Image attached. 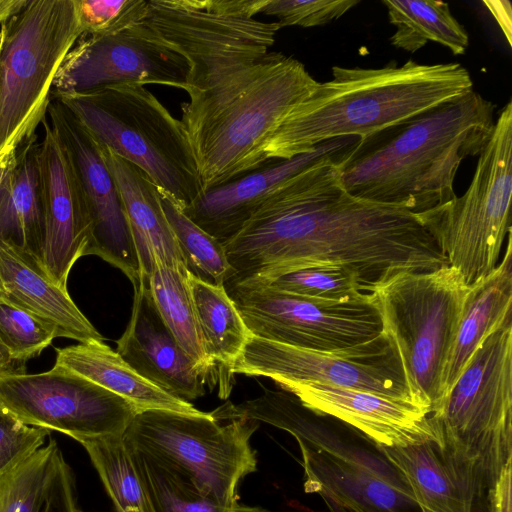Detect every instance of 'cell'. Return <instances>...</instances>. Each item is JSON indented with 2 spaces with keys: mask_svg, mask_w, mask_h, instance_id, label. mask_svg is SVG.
Here are the masks:
<instances>
[{
  "mask_svg": "<svg viewBox=\"0 0 512 512\" xmlns=\"http://www.w3.org/2000/svg\"><path fill=\"white\" fill-rule=\"evenodd\" d=\"M82 35L74 0H30L0 28V155L35 135L55 75Z\"/></svg>",
  "mask_w": 512,
  "mask_h": 512,
  "instance_id": "obj_9",
  "label": "cell"
},
{
  "mask_svg": "<svg viewBox=\"0 0 512 512\" xmlns=\"http://www.w3.org/2000/svg\"><path fill=\"white\" fill-rule=\"evenodd\" d=\"M232 372L267 377L275 383H326L413 404L400 360L383 332L363 345L333 351L299 348L251 335Z\"/></svg>",
  "mask_w": 512,
  "mask_h": 512,
  "instance_id": "obj_14",
  "label": "cell"
},
{
  "mask_svg": "<svg viewBox=\"0 0 512 512\" xmlns=\"http://www.w3.org/2000/svg\"><path fill=\"white\" fill-rule=\"evenodd\" d=\"M133 288L131 316L116 352L168 394L187 402L202 397L207 380L161 318L145 280Z\"/></svg>",
  "mask_w": 512,
  "mask_h": 512,
  "instance_id": "obj_21",
  "label": "cell"
},
{
  "mask_svg": "<svg viewBox=\"0 0 512 512\" xmlns=\"http://www.w3.org/2000/svg\"><path fill=\"white\" fill-rule=\"evenodd\" d=\"M39 145L44 222L41 262L51 279L67 290L71 268L85 256L92 236L88 204L70 155L46 118Z\"/></svg>",
  "mask_w": 512,
  "mask_h": 512,
  "instance_id": "obj_17",
  "label": "cell"
},
{
  "mask_svg": "<svg viewBox=\"0 0 512 512\" xmlns=\"http://www.w3.org/2000/svg\"><path fill=\"white\" fill-rule=\"evenodd\" d=\"M429 418L443 455L488 498L512 463V321L485 337Z\"/></svg>",
  "mask_w": 512,
  "mask_h": 512,
  "instance_id": "obj_6",
  "label": "cell"
},
{
  "mask_svg": "<svg viewBox=\"0 0 512 512\" xmlns=\"http://www.w3.org/2000/svg\"><path fill=\"white\" fill-rule=\"evenodd\" d=\"M86 450L117 512H149L142 483L123 435H107L80 442Z\"/></svg>",
  "mask_w": 512,
  "mask_h": 512,
  "instance_id": "obj_34",
  "label": "cell"
},
{
  "mask_svg": "<svg viewBox=\"0 0 512 512\" xmlns=\"http://www.w3.org/2000/svg\"><path fill=\"white\" fill-rule=\"evenodd\" d=\"M55 337L52 328L0 298V341L13 363L38 356Z\"/></svg>",
  "mask_w": 512,
  "mask_h": 512,
  "instance_id": "obj_36",
  "label": "cell"
},
{
  "mask_svg": "<svg viewBox=\"0 0 512 512\" xmlns=\"http://www.w3.org/2000/svg\"><path fill=\"white\" fill-rule=\"evenodd\" d=\"M17 149H11L0 155V183L16 156Z\"/></svg>",
  "mask_w": 512,
  "mask_h": 512,
  "instance_id": "obj_44",
  "label": "cell"
},
{
  "mask_svg": "<svg viewBox=\"0 0 512 512\" xmlns=\"http://www.w3.org/2000/svg\"><path fill=\"white\" fill-rule=\"evenodd\" d=\"M190 64L143 22L117 33L82 34L64 57L51 95L85 94L117 84L189 89Z\"/></svg>",
  "mask_w": 512,
  "mask_h": 512,
  "instance_id": "obj_15",
  "label": "cell"
},
{
  "mask_svg": "<svg viewBox=\"0 0 512 512\" xmlns=\"http://www.w3.org/2000/svg\"><path fill=\"white\" fill-rule=\"evenodd\" d=\"M512 103L498 115L491 137L477 161L472 181L462 196L416 214L449 266L468 285L497 266L511 231Z\"/></svg>",
  "mask_w": 512,
  "mask_h": 512,
  "instance_id": "obj_10",
  "label": "cell"
},
{
  "mask_svg": "<svg viewBox=\"0 0 512 512\" xmlns=\"http://www.w3.org/2000/svg\"><path fill=\"white\" fill-rule=\"evenodd\" d=\"M36 135L22 143L0 183V238L41 260L44 222Z\"/></svg>",
  "mask_w": 512,
  "mask_h": 512,
  "instance_id": "obj_27",
  "label": "cell"
},
{
  "mask_svg": "<svg viewBox=\"0 0 512 512\" xmlns=\"http://www.w3.org/2000/svg\"><path fill=\"white\" fill-rule=\"evenodd\" d=\"M240 281H254L325 305L369 302L362 273L344 264L308 265L271 278Z\"/></svg>",
  "mask_w": 512,
  "mask_h": 512,
  "instance_id": "obj_31",
  "label": "cell"
},
{
  "mask_svg": "<svg viewBox=\"0 0 512 512\" xmlns=\"http://www.w3.org/2000/svg\"><path fill=\"white\" fill-rule=\"evenodd\" d=\"M197 319L209 357L216 365L219 397H229L233 366L252 335L224 286H213L189 274Z\"/></svg>",
  "mask_w": 512,
  "mask_h": 512,
  "instance_id": "obj_28",
  "label": "cell"
},
{
  "mask_svg": "<svg viewBox=\"0 0 512 512\" xmlns=\"http://www.w3.org/2000/svg\"><path fill=\"white\" fill-rule=\"evenodd\" d=\"M0 298L52 328L57 337L85 343L103 341L66 289L45 271L41 260L0 238Z\"/></svg>",
  "mask_w": 512,
  "mask_h": 512,
  "instance_id": "obj_22",
  "label": "cell"
},
{
  "mask_svg": "<svg viewBox=\"0 0 512 512\" xmlns=\"http://www.w3.org/2000/svg\"><path fill=\"white\" fill-rule=\"evenodd\" d=\"M507 1H485L484 4L487 5L492 15L495 17L496 21L500 25L501 29L506 33L507 40L510 44L511 41V9L510 3L505 7Z\"/></svg>",
  "mask_w": 512,
  "mask_h": 512,
  "instance_id": "obj_42",
  "label": "cell"
},
{
  "mask_svg": "<svg viewBox=\"0 0 512 512\" xmlns=\"http://www.w3.org/2000/svg\"><path fill=\"white\" fill-rule=\"evenodd\" d=\"M100 148L122 199L141 279L149 277L155 263L187 270L163 210L158 187L142 170L110 150L102 146Z\"/></svg>",
  "mask_w": 512,
  "mask_h": 512,
  "instance_id": "obj_23",
  "label": "cell"
},
{
  "mask_svg": "<svg viewBox=\"0 0 512 512\" xmlns=\"http://www.w3.org/2000/svg\"><path fill=\"white\" fill-rule=\"evenodd\" d=\"M29 3L30 0H0V24L18 15Z\"/></svg>",
  "mask_w": 512,
  "mask_h": 512,
  "instance_id": "obj_43",
  "label": "cell"
},
{
  "mask_svg": "<svg viewBox=\"0 0 512 512\" xmlns=\"http://www.w3.org/2000/svg\"><path fill=\"white\" fill-rule=\"evenodd\" d=\"M492 102L473 89L360 140L338 165L345 189L415 214L453 197L461 162L481 153L494 125Z\"/></svg>",
  "mask_w": 512,
  "mask_h": 512,
  "instance_id": "obj_2",
  "label": "cell"
},
{
  "mask_svg": "<svg viewBox=\"0 0 512 512\" xmlns=\"http://www.w3.org/2000/svg\"><path fill=\"white\" fill-rule=\"evenodd\" d=\"M82 34L100 36L142 22L148 0H74Z\"/></svg>",
  "mask_w": 512,
  "mask_h": 512,
  "instance_id": "obj_37",
  "label": "cell"
},
{
  "mask_svg": "<svg viewBox=\"0 0 512 512\" xmlns=\"http://www.w3.org/2000/svg\"><path fill=\"white\" fill-rule=\"evenodd\" d=\"M61 453L50 439L28 458L0 475V512H39Z\"/></svg>",
  "mask_w": 512,
  "mask_h": 512,
  "instance_id": "obj_35",
  "label": "cell"
},
{
  "mask_svg": "<svg viewBox=\"0 0 512 512\" xmlns=\"http://www.w3.org/2000/svg\"><path fill=\"white\" fill-rule=\"evenodd\" d=\"M39 512H82L78 504L75 476L62 452Z\"/></svg>",
  "mask_w": 512,
  "mask_h": 512,
  "instance_id": "obj_40",
  "label": "cell"
},
{
  "mask_svg": "<svg viewBox=\"0 0 512 512\" xmlns=\"http://www.w3.org/2000/svg\"><path fill=\"white\" fill-rule=\"evenodd\" d=\"M359 4L358 0H268L262 13L274 16L281 28L316 27L336 20Z\"/></svg>",
  "mask_w": 512,
  "mask_h": 512,
  "instance_id": "obj_38",
  "label": "cell"
},
{
  "mask_svg": "<svg viewBox=\"0 0 512 512\" xmlns=\"http://www.w3.org/2000/svg\"><path fill=\"white\" fill-rule=\"evenodd\" d=\"M125 446L142 483L149 512H265L255 507L223 506L203 496L191 482L171 469Z\"/></svg>",
  "mask_w": 512,
  "mask_h": 512,
  "instance_id": "obj_32",
  "label": "cell"
},
{
  "mask_svg": "<svg viewBox=\"0 0 512 512\" xmlns=\"http://www.w3.org/2000/svg\"><path fill=\"white\" fill-rule=\"evenodd\" d=\"M507 236V246L501 262L489 275L471 284L465 297L456 336L442 377L443 400L485 337L506 322L512 321L511 231Z\"/></svg>",
  "mask_w": 512,
  "mask_h": 512,
  "instance_id": "obj_24",
  "label": "cell"
},
{
  "mask_svg": "<svg viewBox=\"0 0 512 512\" xmlns=\"http://www.w3.org/2000/svg\"><path fill=\"white\" fill-rule=\"evenodd\" d=\"M51 96L100 146L142 170L182 209L203 193L181 121L143 85L117 84L85 94Z\"/></svg>",
  "mask_w": 512,
  "mask_h": 512,
  "instance_id": "obj_7",
  "label": "cell"
},
{
  "mask_svg": "<svg viewBox=\"0 0 512 512\" xmlns=\"http://www.w3.org/2000/svg\"><path fill=\"white\" fill-rule=\"evenodd\" d=\"M377 449L401 475L420 512H477L481 497L435 442Z\"/></svg>",
  "mask_w": 512,
  "mask_h": 512,
  "instance_id": "obj_25",
  "label": "cell"
},
{
  "mask_svg": "<svg viewBox=\"0 0 512 512\" xmlns=\"http://www.w3.org/2000/svg\"><path fill=\"white\" fill-rule=\"evenodd\" d=\"M469 287L449 265L391 270L365 285L400 360L410 399L429 416L443 400L442 377Z\"/></svg>",
  "mask_w": 512,
  "mask_h": 512,
  "instance_id": "obj_5",
  "label": "cell"
},
{
  "mask_svg": "<svg viewBox=\"0 0 512 512\" xmlns=\"http://www.w3.org/2000/svg\"><path fill=\"white\" fill-rule=\"evenodd\" d=\"M13 361L0 341V372L15 370L12 368Z\"/></svg>",
  "mask_w": 512,
  "mask_h": 512,
  "instance_id": "obj_45",
  "label": "cell"
},
{
  "mask_svg": "<svg viewBox=\"0 0 512 512\" xmlns=\"http://www.w3.org/2000/svg\"><path fill=\"white\" fill-rule=\"evenodd\" d=\"M225 421L205 412L148 409L135 415L123 441L191 482L203 496L239 509L244 505L238 502V483L257 466L250 438L259 422Z\"/></svg>",
  "mask_w": 512,
  "mask_h": 512,
  "instance_id": "obj_8",
  "label": "cell"
},
{
  "mask_svg": "<svg viewBox=\"0 0 512 512\" xmlns=\"http://www.w3.org/2000/svg\"><path fill=\"white\" fill-rule=\"evenodd\" d=\"M511 474L512 463L501 473L489 491V512H512L511 508Z\"/></svg>",
  "mask_w": 512,
  "mask_h": 512,
  "instance_id": "obj_41",
  "label": "cell"
},
{
  "mask_svg": "<svg viewBox=\"0 0 512 512\" xmlns=\"http://www.w3.org/2000/svg\"><path fill=\"white\" fill-rule=\"evenodd\" d=\"M49 435L50 430L27 425L0 407V475L44 446Z\"/></svg>",
  "mask_w": 512,
  "mask_h": 512,
  "instance_id": "obj_39",
  "label": "cell"
},
{
  "mask_svg": "<svg viewBox=\"0 0 512 512\" xmlns=\"http://www.w3.org/2000/svg\"><path fill=\"white\" fill-rule=\"evenodd\" d=\"M56 354V366L121 396L140 412L148 409L188 414L202 412L190 402L168 394L143 378L103 341H89L57 348Z\"/></svg>",
  "mask_w": 512,
  "mask_h": 512,
  "instance_id": "obj_26",
  "label": "cell"
},
{
  "mask_svg": "<svg viewBox=\"0 0 512 512\" xmlns=\"http://www.w3.org/2000/svg\"><path fill=\"white\" fill-rule=\"evenodd\" d=\"M304 64L281 52L189 96L181 123L203 192L264 167L265 150L291 112L317 86Z\"/></svg>",
  "mask_w": 512,
  "mask_h": 512,
  "instance_id": "obj_4",
  "label": "cell"
},
{
  "mask_svg": "<svg viewBox=\"0 0 512 512\" xmlns=\"http://www.w3.org/2000/svg\"><path fill=\"white\" fill-rule=\"evenodd\" d=\"M226 292L250 333L289 346L333 351L363 345L382 333L369 303L325 305L254 281L227 280Z\"/></svg>",
  "mask_w": 512,
  "mask_h": 512,
  "instance_id": "obj_12",
  "label": "cell"
},
{
  "mask_svg": "<svg viewBox=\"0 0 512 512\" xmlns=\"http://www.w3.org/2000/svg\"><path fill=\"white\" fill-rule=\"evenodd\" d=\"M472 89L471 75L460 63L334 66L332 78L318 82L275 133L264 153L265 164L307 153L334 138L362 139Z\"/></svg>",
  "mask_w": 512,
  "mask_h": 512,
  "instance_id": "obj_3",
  "label": "cell"
},
{
  "mask_svg": "<svg viewBox=\"0 0 512 512\" xmlns=\"http://www.w3.org/2000/svg\"><path fill=\"white\" fill-rule=\"evenodd\" d=\"M276 384L312 411L353 428L376 447L428 441L440 447L430 416L408 401L319 382L282 380Z\"/></svg>",
  "mask_w": 512,
  "mask_h": 512,
  "instance_id": "obj_20",
  "label": "cell"
},
{
  "mask_svg": "<svg viewBox=\"0 0 512 512\" xmlns=\"http://www.w3.org/2000/svg\"><path fill=\"white\" fill-rule=\"evenodd\" d=\"M0 407L27 425L55 430L79 443L123 435L140 411L121 396L54 365L46 372H0Z\"/></svg>",
  "mask_w": 512,
  "mask_h": 512,
  "instance_id": "obj_13",
  "label": "cell"
},
{
  "mask_svg": "<svg viewBox=\"0 0 512 512\" xmlns=\"http://www.w3.org/2000/svg\"><path fill=\"white\" fill-rule=\"evenodd\" d=\"M390 23L396 31L390 40L393 46L416 52L428 42L448 48L454 55H463L469 46L465 28L452 15L449 5L438 0H384Z\"/></svg>",
  "mask_w": 512,
  "mask_h": 512,
  "instance_id": "obj_30",
  "label": "cell"
},
{
  "mask_svg": "<svg viewBox=\"0 0 512 512\" xmlns=\"http://www.w3.org/2000/svg\"><path fill=\"white\" fill-rule=\"evenodd\" d=\"M361 138L339 137L291 159L271 162L224 184L205 190L183 212L222 245L236 236L252 216L294 177L316 165L341 164Z\"/></svg>",
  "mask_w": 512,
  "mask_h": 512,
  "instance_id": "obj_18",
  "label": "cell"
},
{
  "mask_svg": "<svg viewBox=\"0 0 512 512\" xmlns=\"http://www.w3.org/2000/svg\"><path fill=\"white\" fill-rule=\"evenodd\" d=\"M268 0H148L142 22L190 64L192 94L261 60L280 27L255 18Z\"/></svg>",
  "mask_w": 512,
  "mask_h": 512,
  "instance_id": "obj_11",
  "label": "cell"
},
{
  "mask_svg": "<svg viewBox=\"0 0 512 512\" xmlns=\"http://www.w3.org/2000/svg\"><path fill=\"white\" fill-rule=\"evenodd\" d=\"M337 163L307 169L266 201L223 246L232 276L266 279L308 265L356 267L366 283L387 271H432L447 258L407 209L364 200L342 184Z\"/></svg>",
  "mask_w": 512,
  "mask_h": 512,
  "instance_id": "obj_1",
  "label": "cell"
},
{
  "mask_svg": "<svg viewBox=\"0 0 512 512\" xmlns=\"http://www.w3.org/2000/svg\"><path fill=\"white\" fill-rule=\"evenodd\" d=\"M305 491L348 512H420L413 494L383 456L354 448L329 452L297 441Z\"/></svg>",
  "mask_w": 512,
  "mask_h": 512,
  "instance_id": "obj_19",
  "label": "cell"
},
{
  "mask_svg": "<svg viewBox=\"0 0 512 512\" xmlns=\"http://www.w3.org/2000/svg\"><path fill=\"white\" fill-rule=\"evenodd\" d=\"M188 276L187 270L155 263L145 282L161 318L213 388L217 369L204 345Z\"/></svg>",
  "mask_w": 512,
  "mask_h": 512,
  "instance_id": "obj_29",
  "label": "cell"
},
{
  "mask_svg": "<svg viewBox=\"0 0 512 512\" xmlns=\"http://www.w3.org/2000/svg\"><path fill=\"white\" fill-rule=\"evenodd\" d=\"M158 190L188 273L207 284L224 286L233 273L224 246L187 217L168 193Z\"/></svg>",
  "mask_w": 512,
  "mask_h": 512,
  "instance_id": "obj_33",
  "label": "cell"
},
{
  "mask_svg": "<svg viewBox=\"0 0 512 512\" xmlns=\"http://www.w3.org/2000/svg\"><path fill=\"white\" fill-rule=\"evenodd\" d=\"M49 124L67 149L81 183L92 221L86 255H96L120 269L133 287L141 280L139 261L115 180L101 148L72 113L51 98Z\"/></svg>",
  "mask_w": 512,
  "mask_h": 512,
  "instance_id": "obj_16",
  "label": "cell"
}]
</instances>
